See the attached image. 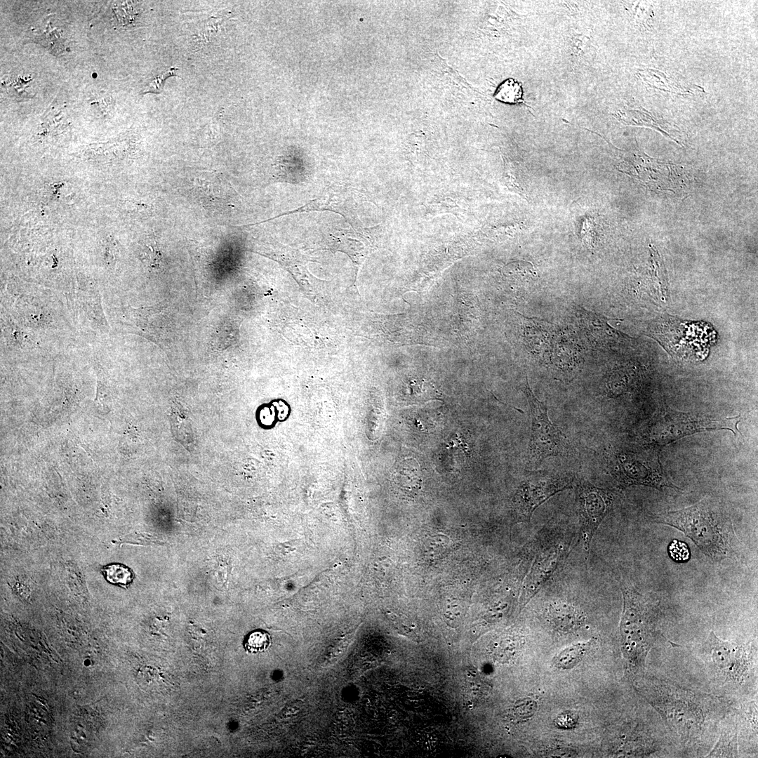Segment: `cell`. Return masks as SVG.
<instances>
[{
  "mask_svg": "<svg viewBox=\"0 0 758 758\" xmlns=\"http://www.w3.org/2000/svg\"><path fill=\"white\" fill-rule=\"evenodd\" d=\"M652 519L683 532L715 561L733 556L731 531L714 515L705 498L688 507L653 514Z\"/></svg>",
  "mask_w": 758,
  "mask_h": 758,
  "instance_id": "obj_1",
  "label": "cell"
},
{
  "mask_svg": "<svg viewBox=\"0 0 758 758\" xmlns=\"http://www.w3.org/2000/svg\"><path fill=\"white\" fill-rule=\"evenodd\" d=\"M620 588L623 599L620 625L622 650L630 664L641 667L652 645L657 606L628 583H623Z\"/></svg>",
  "mask_w": 758,
  "mask_h": 758,
  "instance_id": "obj_2",
  "label": "cell"
},
{
  "mask_svg": "<svg viewBox=\"0 0 758 758\" xmlns=\"http://www.w3.org/2000/svg\"><path fill=\"white\" fill-rule=\"evenodd\" d=\"M576 536L575 529L561 526L546 528L536 536L534 557L521 587V609L540 591L563 563Z\"/></svg>",
  "mask_w": 758,
  "mask_h": 758,
  "instance_id": "obj_3",
  "label": "cell"
},
{
  "mask_svg": "<svg viewBox=\"0 0 758 758\" xmlns=\"http://www.w3.org/2000/svg\"><path fill=\"white\" fill-rule=\"evenodd\" d=\"M740 420V415L715 418L703 414L679 412L665 408L660 409L651 419L643 432V439L647 444L659 447L706 430H729L734 434H741L738 429Z\"/></svg>",
  "mask_w": 758,
  "mask_h": 758,
  "instance_id": "obj_4",
  "label": "cell"
},
{
  "mask_svg": "<svg viewBox=\"0 0 758 758\" xmlns=\"http://www.w3.org/2000/svg\"><path fill=\"white\" fill-rule=\"evenodd\" d=\"M524 392L530 407L531 436L528 449V465L536 469L547 458L568 452V438L549 418L546 401H541L532 392L527 378Z\"/></svg>",
  "mask_w": 758,
  "mask_h": 758,
  "instance_id": "obj_5",
  "label": "cell"
},
{
  "mask_svg": "<svg viewBox=\"0 0 758 758\" xmlns=\"http://www.w3.org/2000/svg\"><path fill=\"white\" fill-rule=\"evenodd\" d=\"M574 480L571 474L528 471L511 500L515 522L529 523L539 506L555 494L572 487Z\"/></svg>",
  "mask_w": 758,
  "mask_h": 758,
  "instance_id": "obj_6",
  "label": "cell"
},
{
  "mask_svg": "<svg viewBox=\"0 0 758 758\" xmlns=\"http://www.w3.org/2000/svg\"><path fill=\"white\" fill-rule=\"evenodd\" d=\"M639 453L623 452L612 460L611 473L623 487L644 485L663 490L681 489L673 484L659 460L658 447L650 445Z\"/></svg>",
  "mask_w": 758,
  "mask_h": 758,
  "instance_id": "obj_7",
  "label": "cell"
},
{
  "mask_svg": "<svg viewBox=\"0 0 758 758\" xmlns=\"http://www.w3.org/2000/svg\"><path fill=\"white\" fill-rule=\"evenodd\" d=\"M576 504L579 521V538L586 559H588L594 534L605 517L612 510L615 493L580 479L575 484Z\"/></svg>",
  "mask_w": 758,
  "mask_h": 758,
  "instance_id": "obj_8",
  "label": "cell"
},
{
  "mask_svg": "<svg viewBox=\"0 0 758 758\" xmlns=\"http://www.w3.org/2000/svg\"><path fill=\"white\" fill-rule=\"evenodd\" d=\"M711 658L722 677L734 682H743L750 667V658L744 646L719 639L712 632L707 640Z\"/></svg>",
  "mask_w": 758,
  "mask_h": 758,
  "instance_id": "obj_9",
  "label": "cell"
},
{
  "mask_svg": "<svg viewBox=\"0 0 758 758\" xmlns=\"http://www.w3.org/2000/svg\"><path fill=\"white\" fill-rule=\"evenodd\" d=\"M545 618L550 625L560 632H571L580 629L586 623L584 611L572 602L557 599L550 602L545 610Z\"/></svg>",
  "mask_w": 758,
  "mask_h": 758,
  "instance_id": "obj_10",
  "label": "cell"
},
{
  "mask_svg": "<svg viewBox=\"0 0 758 758\" xmlns=\"http://www.w3.org/2000/svg\"><path fill=\"white\" fill-rule=\"evenodd\" d=\"M576 316L585 332L597 343H607L625 339V335L613 328L604 316L583 307L576 309Z\"/></svg>",
  "mask_w": 758,
  "mask_h": 758,
  "instance_id": "obj_11",
  "label": "cell"
},
{
  "mask_svg": "<svg viewBox=\"0 0 758 758\" xmlns=\"http://www.w3.org/2000/svg\"><path fill=\"white\" fill-rule=\"evenodd\" d=\"M593 644V640L573 644L562 650L553 659L552 663L557 668L568 670L576 666L587 653Z\"/></svg>",
  "mask_w": 758,
  "mask_h": 758,
  "instance_id": "obj_12",
  "label": "cell"
},
{
  "mask_svg": "<svg viewBox=\"0 0 758 758\" xmlns=\"http://www.w3.org/2000/svg\"><path fill=\"white\" fill-rule=\"evenodd\" d=\"M522 84L513 78L503 81L497 88L494 98L502 102L518 104L524 102Z\"/></svg>",
  "mask_w": 758,
  "mask_h": 758,
  "instance_id": "obj_13",
  "label": "cell"
},
{
  "mask_svg": "<svg viewBox=\"0 0 758 758\" xmlns=\"http://www.w3.org/2000/svg\"><path fill=\"white\" fill-rule=\"evenodd\" d=\"M102 571L107 580L114 584L127 585L133 578L132 571L122 564H109L102 568Z\"/></svg>",
  "mask_w": 758,
  "mask_h": 758,
  "instance_id": "obj_14",
  "label": "cell"
},
{
  "mask_svg": "<svg viewBox=\"0 0 758 758\" xmlns=\"http://www.w3.org/2000/svg\"><path fill=\"white\" fill-rule=\"evenodd\" d=\"M271 644L269 633L264 630H255L251 632L244 641L245 649L251 653H256L267 650Z\"/></svg>",
  "mask_w": 758,
  "mask_h": 758,
  "instance_id": "obj_15",
  "label": "cell"
},
{
  "mask_svg": "<svg viewBox=\"0 0 758 758\" xmlns=\"http://www.w3.org/2000/svg\"><path fill=\"white\" fill-rule=\"evenodd\" d=\"M464 682L465 693L472 698H481L487 689L486 684L472 670L467 671Z\"/></svg>",
  "mask_w": 758,
  "mask_h": 758,
  "instance_id": "obj_16",
  "label": "cell"
},
{
  "mask_svg": "<svg viewBox=\"0 0 758 758\" xmlns=\"http://www.w3.org/2000/svg\"><path fill=\"white\" fill-rule=\"evenodd\" d=\"M536 710V701L524 699L516 703L512 709V714L517 720H523L533 715Z\"/></svg>",
  "mask_w": 758,
  "mask_h": 758,
  "instance_id": "obj_17",
  "label": "cell"
},
{
  "mask_svg": "<svg viewBox=\"0 0 758 758\" xmlns=\"http://www.w3.org/2000/svg\"><path fill=\"white\" fill-rule=\"evenodd\" d=\"M176 69V67H171L166 72H164L161 74L154 77L145 87V90L144 91L143 93H160L163 89L165 81L171 77L176 76V74H175V71Z\"/></svg>",
  "mask_w": 758,
  "mask_h": 758,
  "instance_id": "obj_18",
  "label": "cell"
},
{
  "mask_svg": "<svg viewBox=\"0 0 758 758\" xmlns=\"http://www.w3.org/2000/svg\"><path fill=\"white\" fill-rule=\"evenodd\" d=\"M671 558L678 562L686 561L690 558V551L687 545L678 540H673L668 547Z\"/></svg>",
  "mask_w": 758,
  "mask_h": 758,
  "instance_id": "obj_19",
  "label": "cell"
},
{
  "mask_svg": "<svg viewBox=\"0 0 758 758\" xmlns=\"http://www.w3.org/2000/svg\"><path fill=\"white\" fill-rule=\"evenodd\" d=\"M577 720L578 717L574 712H565L556 718L554 724L558 728L571 729L576 726Z\"/></svg>",
  "mask_w": 758,
  "mask_h": 758,
  "instance_id": "obj_20",
  "label": "cell"
}]
</instances>
